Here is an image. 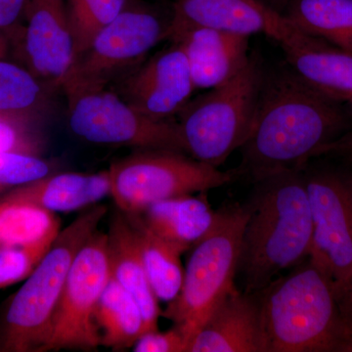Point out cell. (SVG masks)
<instances>
[{
  "label": "cell",
  "instance_id": "obj_24",
  "mask_svg": "<svg viewBox=\"0 0 352 352\" xmlns=\"http://www.w3.org/2000/svg\"><path fill=\"white\" fill-rule=\"evenodd\" d=\"M54 91L23 65L0 58V115L45 118Z\"/></svg>",
  "mask_w": 352,
  "mask_h": 352
},
{
  "label": "cell",
  "instance_id": "obj_36",
  "mask_svg": "<svg viewBox=\"0 0 352 352\" xmlns=\"http://www.w3.org/2000/svg\"><path fill=\"white\" fill-rule=\"evenodd\" d=\"M340 161L342 162V163L346 164L347 168H349V170H351L352 173V157H346V159L340 160Z\"/></svg>",
  "mask_w": 352,
  "mask_h": 352
},
{
  "label": "cell",
  "instance_id": "obj_31",
  "mask_svg": "<svg viewBox=\"0 0 352 352\" xmlns=\"http://www.w3.org/2000/svg\"><path fill=\"white\" fill-rule=\"evenodd\" d=\"M27 1L0 0V29L8 36L11 45L19 34Z\"/></svg>",
  "mask_w": 352,
  "mask_h": 352
},
{
  "label": "cell",
  "instance_id": "obj_13",
  "mask_svg": "<svg viewBox=\"0 0 352 352\" xmlns=\"http://www.w3.org/2000/svg\"><path fill=\"white\" fill-rule=\"evenodd\" d=\"M109 88L134 110L156 120H173L195 91L186 56L175 43L147 58Z\"/></svg>",
  "mask_w": 352,
  "mask_h": 352
},
{
  "label": "cell",
  "instance_id": "obj_1",
  "mask_svg": "<svg viewBox=\"0 0 352 352\" xmlns=\"http://www.w3.org/2000/svg\"><path fill=\"white\" fill-rule=\"evenodd\" d=\"M351 131V111L308 85L288 65L263 74L256 117L240 148L237 170L252 182L302 170L325 146Z\"/></svg>",
  "mask_w": 352,
  "mask_h": 352
},
{
  "label": "cell",
  "instance_id": "obj_25",
  "mask_svg": "<svg viewBox=\"0 0 352 352\" xmlns=\"http://www.w3.org/2000/svg\"><path fill=\"white\" fill-rule=\"evenodd\" d=\"M60 230L61 221L55 212L0 198V249L32 244Z\"/></svg>",
  "mask_w": 352,
  "mask_h": 352
},
{
  "label": "cell",
  "instance_id": "obj_28",
  "mask_svg": "<svg viewBox=\"0 0 352 352\" xmlns=\"http://www.w3.org/2000/svg\"><path fill=\"white\" fill-rule=\"evenodd\" d=\"M58 234L38 242L0 249V289L24 281L50 251Z\"/></svg>",
  "mask_w": 352,
  "mask_h": 352
},
{
  "label": "cell",
  "instance_id": "obj_2",
  "mask_svg": "<svg viewBox=\"0 0 352 352\" xmlns=\"http://www.w3.org/2000/svg\"><path fill=\"white\" fill-rule=\"evenodd\" d=\"M302 170L252 182L236 275L244 293H258L309 256L314 226Z\"/></svg>",
  "mask_w": 352,
  "mask_h": 352
},
{
  "label": "cell",
  "instance_id": "obj_8",
  "mask_svg": "<svg viewBox=\"0 0 352 352\" xmlns=\"http://www.w3.org/2000/svg\"><path fill=\"white\" fill-rule=\"evenodd\" d=\"M108 168L111 196L120 212L140 214L156 201L207 192L241 177L236 170H219L183 152L135 150Z\"/></svg>",
  "mask_w": 352,
  "mask_h": 352
},
{
  "label": "cell",
  "instance_id": "obj_35",
  "mask_svg": "<svg viewBox=\"0 0 352 352\" xmlns=\"http://www.w3.org/2000/svg\"><path fill=\"white\" fill-rule=\"evenodd\" d=\"M270 1L271 3L275 4V6L278 7H282V8H284L289 0H270Z\"/></svg>",
  "mask_w": 352,
  "mask_h": 352
},
{
  "label": "cell",
  "instance_id": "obj_18",
  "mask_svg": "<svg viewBox=\"0 0 352 352\" xmlns=\"http://www.w3.org/2000/svg\"><path fill=\"white\" fill-rule=\"evenodd\" d=\"M111 278L138 303L146 332L157 330L162 315L160 302L148 279L138 233L124 212L113 214L107 233Z\"/></svg>",
  "mask_w": 352,
  "mask_h": 352
},
{
  "label": "cell",
  "instance_id": "obj_16",
  "mask_svg": "<svg viewBox=\"0 0 352 352\" xmlns=\"http://www.w3.org/2000/svg\"><path fill=\"white\" fill-rule=\"evenodd\" d=\"M187 352H263L258 293L229 294L208 317Z\"/></svg>",
  "mask_w": 352,
  "mask_h": 352
},
{
  "label": "cell",
  "instance_id": "obj_33",
  "mask_svg": "<svg viewBox=\"0 0 352 352\" xmlns=\"http://www.w3.org/2000/svg\"><path fill=\"white\" fill-rule=\"evenodd\" d=\"M338 303L342 317L352 331V273L337 293Z\"/></svg>",
  "mask_w": 352,
  "mask_h": 352
},
{
  "label": "cell",
  "instance_id": "obj_12",
  "mask_svg": "<svg viewBox=\"0 0 352 352\" xmlns=\"http://www.w3.org/2000/svg\"><path fill=\"white\" fill-rule=\"evenodd\" d=\"M11 56L52 89L61 88L76 59L66 0H28Z\"/></svg>",
  "mask_w": 352,
  "mask_h": 352
},
{
  "label": "cell",
  "instance_id": "obj_6",
  "mask_svg": "<svg viewBox=\"0 0 352 352\" xmlns=\"http://www.w3.org/2000/svg\"><path fill=\"white\" fill-rule=\"evenodd\" d=\"M263 71L252 59L242 72L207 94L191 99L176 117L187 155L219 168L251 133Z\"/></svg>",
  "mask_w": 352,
  "mask_h": 352
},
{
  "label": "cell",
  "instance_id": "obj_26",
  "mask_svg": "<svg viewBox=\"0 0 352 352\" xmlns=\"http://www.w3.org/2000/svg\"><path fill=\"white\" fill-rule=\"evenodd\" d=\"M129 0H66L76 58L124 10Z\"/></svg>",
  "mask_w": 352,
  "mask_h": 352
},
{
  "label": "cell",
  "instance_id": "obj_27",
  "mask_svg": "<svg viewBox=\"0 0 352 352\" xmlns=\"http://www.w3.org/2000/svg\"><path fill=\"white\" fill-rule=\"evenodd\" d=\"M43 120L39 116L0 115V153L43 156L47 144Z\"/></svg>",
  "mask_w": 352,
  "mask_h": 352
},
{
  "label": "cell",
  "instance_id": "obj_32",
  "mask_svg": "<svg viewBox=\"0 0 352 352\" xmlns=\"http://www.w3.org/2000/svg\"><path fill=\"white\" fill-rule=\"evenodd\" d=\"M324 154L336 160L352 157V131L326 146Z\"/></svg>",
  "mask_w": 352,
  "mask_h": 352
},
{
  "label": "cell",
  "instance_id": "obj_10",
  "mask_svg": "<svg viewBox=\"0 0 352 352\" xmlns=\"http://www.w3.org/2000/svg\"><path fill=\"white\" fill-rule=\"evenodd\" d=\"M67 100L69 129L87 142L185 153L175 120L146 117L111 88L85 92Z\"/></svg>",
  "mask_w": 352,
  "mask_h": 352
},
{
  "label": "cell",
  "instance_id": "obj_3",
  "mask_svg": "<svg viewBox=\"0 0 352 352\" xmlns=\"http://www.w3.org/2000/svg\"><path fill=\"white\" fill-rule=\"evenodd\" d=\"M258 294L263 352H352L332 282L309 258Z\"/></svg>",
  "mask_w": 352,
  "mask_h": 352
},
{
  "label": "cell",
  "instance_id": "obj_11",
  "mask_svg": "<svg viewBox=\"0 0 352 352\" xmlns=\"http://www.w3.org/2000/svg\"><path fill=\"white\" fill-rule=\"evenodd\" d=\"M110 279L107 234L97 230L74 259L43 351H92L100 346L95 314Z\"/></svg>",
  "mask_w": 352,
  "mask_h": 352
},
{
  "label": "cell",
  "instance_id": "obj_7",
  "mask_svg": "<svg viewBox=\"0 0 352 352\" xmlns=\"http://www.w3.org/2000/svg\"><path fill=\"white\" fill-rule=\"evenodd\" d=\"M171 20L173 9L164 14L156 7L129 0L122 12L76 58L60 89L71 98L108 88L168 39Z\"/></svg>",
  "mask_w": 352,
  "mask_h": 352
},
{
  "label": "cell",
  "instance_id": "obj_17",
  "mask_svg": "<svg viewBox=\"0 0 352 352\" xmlns=\"http://www.w3.org/2000/svg\"><path fill=\"white\" fill-rule=\"evenodd\" d=\"M280 45L287 64L305 82L352 113V52L300 31Z\"/></svg>",
  "mask_w": 352,
  "mask_h": 352
},
{
  "label": "cell",
  "instance_id": "obj_22",
  "mask_svg": "<svg viewBox=\"0 0 352 352\" xmlns=\"http://www.w3.org/2000/svg\"><path fill=\"white\" fill-rule=\"evenodd\" d=\"M95 320L100 346L115 351L132 349L146 332L144 317L138 303L112 278L99 300Z\"/></svg>",
  "mask_w": 352,
  "mask_h": 352
},
{
  "label": "cell",
  "instance_id": "obj_29",
  "mask_svg": "<svg viewBox=\"0 0 352 352\" xmlns=\"http://www.w3.org/2000/svg\"><path fill=\"white\" fill-rule=\"evenodd\" d=\"M56 171V166L43 157L0 153V192L10 191Z\"/></svg>",
  "mask_w": 352,
  "mask_h": 352
},
{
  "label": "cell",
  "instance_id": "obj_9",
  "mask_svg": "<svg viewBox=\"0 0 352 352\" xmlns=\"http://www.w3.org/2000/svg\"><path fill=\"white\" fill-rule=\"evenodd\" d=\"M311 210L308 258L332 282L336 295L352 273V173L349 168H303Z\"/></svg>",
  "mask_w": 352,
  "mask_h": 352
},
{
  "label": "cell",
  "instance_id": "obj_20",
  "mask_svg": "<svg viewBox=\"0 0 352 352\" xmlns=\"http://www.w3.org/2000/svg\"><path fill=\"white\" fill-rule=\"evenodd\" d=\"M152 232L180 252L192 249L214 223L215 212L205 195H183L156 201L140 214Z\"/></svg>",
  "mask_w": 352,
  "mask_h": 352
},
{
  "label": "cell",
  "instance_id": "obj_23",
  "mask_svg": "<svg viewBox=\"0 0 352 352\" xmlns=\"http://www.w3.org/2000/svg\"><path fill=\"white\" fill-rule=\"evenodd\" d=\"M139 241L148 279L159 302L170 303L182 289L184 270L182 252L152 232L138 214H127Z\"/></svg>",
  "mask_w": 352,
  "mask_h": 352
},
{
  "label": "cell",
  "instance_id": "obj_21",
  "mask_svg": "<svg viewBox=\"0 0 352 352\" xmlns=\"http://www.w3.org/2000/svg\"><path fill=\"white\" fill-rule=\"evenodd\" d=\"M281 14L303 34L352 52V0H289Z\"/></svg>",
  "mask_w": 352,
  "mask_h": 352
},
{
  "label": "cell",
  "instance_id": "obj_4",
  "mask_svg": "<svg viewBox=\"0 0 352 352\" xmlns=\"http://www.w3.org/2000/svg\"><path fill=\"white\" fill-rule=\"evenodd\" d=\"M94 205L60 230L50 251L9 302L0 327V351L43 352L76 254L107 214Z\"/></svg>",
  "mask_w": 352,
  "mask_h": 352
},
{
  "label": "cell",
  "instance_id": "obj_15",
  "mask_svg": "<svg viewBox=\"0 0 352 352\" xmlns=\"http://www.w3.org/2000/svg\"><path fill=\"white\" fill-rule=\"evenodd\" d=\"M171 24L210 28L249 38L263 34L279 44L298 30L259 0H175Z\"/></svg>",
  "mask_w": 352,
  "mask_h": 352
},
{
  "label": "cell",
  "instance_id": "obj_14",
  "mask_svg": "<svg viewBox=\"0 0 352 352\" xmlns=\"http://www.w3.org/2000/svg\"><path fill=\"white\" fill-rule=\"evenodd\" d=\"M249 38L210 28L170 24L166 41L182 47L195 90H210L230 82L251 61Z\"/></svg>",
  "mask_w": 352,
  "mask_h": 352
},
{
  "label": "cell",
  "instance_id": "obj_34",
  "mask_svg": "<svg viewBox=\"0 0 352 352\" xmlns=\"http://www.w3.org/2000/svg\"><path fill=\"white\" fill-rule=\"evenodd\" d=\"M10 39L8 36L0 29V58H9L11 56Z\"/></svg>",
  "mask_w": 352,
  "mask_h": 352
},
{
  "label": "cell",
  "instance_id": "obj_5",
  "mask_svg": "<svg viewBox=\"0 0 352 352\" xmlns=\"http://www.w3.org/2000/svg\"><path fill=\"white\" fill-rule=\"evenodd\" d=\"M249 215L247 201L220 208L210 230L192 248L182 289L162 314L182 331L187 349L214 308L238 289L236 275Z\"/></svg>",
  "mask_w": 352,
  "mask_h": 352
},
{
  "label": "cell",
  "instance_id": "obj_30",
  "mask_svg": "<svg viewBox=\"0 0 352 352\" xmlns=\"http://www.w3.org/2000/svg\"><path fill=\"white\" fill-rule=\"evenodd\" d=\"M132 349L135 352H186L187 342L179 328L173 326L164 332L143 333Z\"/></svg>",
  "mask_w": 352,
  "mask_h": 352
},
{
  "label": "cell",
  "instance_id": "obj_19",
  "mask_svg": "<svg viewBox=\"0 0 352 352\" xmlns=\"http://www.w3.org/2000/svg\"><path fill=\"white\" fill-rule=\"evenodd\" d=\"M111 196L109 171L53 173L7 191L1 199L32 204L52 212H74Z\"/></svg>",
  "mask_w": 352,
  "mask_h": 352
}]
</instances>
